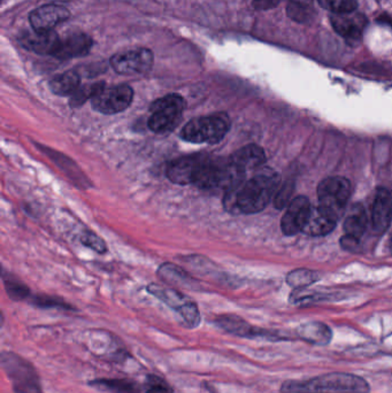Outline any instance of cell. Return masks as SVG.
I'll use <instances>...</instances> for the list:
<instances>
[{
	"label": "cell",
	"instance_id": "e575fe53",
	"mask_svg": "<svg viewBox=\"0 0 392 393\" xmlns=\"http://www.w3.org/2000/svg\"><path fill=\"white\" fill-rule=\"evenodd\" d=\"M293 1H296V3L307 4V5H311V3L312 1H313V0H293Z\"/></svg>",
	"mask_w": 392,
	"mask_h": 393
},
{
	"label": "cell",
	"instance_id": "ac0fdd59",
	"mask_svg": "<svg viewBox=\"0 0 392 393\" xmlns=\"http://www.w3.org/2000/svg\"><path fill=\"white\" fill-rule=\"evenodd\" d=\"M23 44L27 49L35 52L37 55H53L55 57L60 48L61 38L55 31H44V33H28L24 37Z\"/></svg>",
	"mask_w": 392,
	"mask_h": 393
},
{
	"label": "cell",
	"instance_id": "4316f807",
	"mask_svg": "<svg viewBox=\"0 0 392 393\" xmlns=\"http://www.w3.org/2000/svg\"><path fill=\"white\" fill-rule=\"evenodd\" d=\"M5 282V289L9 298L16 301L26 300L31 297V290L29 287H26L23 283L18 279H4Z\"/></svg>",
	"mask_w": 392,
	"mask_h": 393
},
{
	"label": "cell",
	"instance_id": "603a6c76",
	"mask_svg": "<svg viewBox=\"0 0 392 393\" xmlns=\"http://www.w3.org/2000/svg\"><path fill=\"white\" fill-rule=\"evenodd\" d=\"M369 226V218L362 206H353L347 214L344 222V230L347 236L359 240L360 237L366 233Z\"/></svg>",
	"mask_w": 392,
	"mask_h": 393
},
{
	"label": "cell",
	"instance_id": "f546056e",
	"mask_svg": "<svg viewBox=\"0 0 392 393\" xmlns=\"http://www.w3.org/2000/svg\"><path fill=\"white\" fill-rule=\"evenodd\" d=\"M293 183L287 182L281 187L280 190L275 194L274 205L278 209H282L285 206L289 205L290 198L293 196Z\"/></svg>",
	"mask_w": 392,
	"mask_h": 393
},
{
	"label": "cell",
	"instance_id": "d6a6232c",
	"mask_svg": "<svg viewBox=\"0 0 392 393\" xmlns=\"http://www.w3.org/2000/svg\"><path fill=\"white\" fill-rule=\"evenodd\" d=\"M278 0H254V6L260 9H268L275 6Z\"/></svg>",
	"mask_w": 392,
	"mask_h": 393
},
{
	"label": "cell",
	"instance_id": "44dd1931",
	"mask_svg": "<svg viewBox=\"0 0 392 393\" xmlns=\"http://www.w3.org/2000/svg\"><path fill=\"white\" fill-rule=\"evenodd\" d=\"M90 387L111 393H141L142 387L130 378H97L89 382Z\"/></svg>",
	"mask_w": 392,
	"mask_h": 393
},
{
	"label": "cell",
	"instance_id": "7c38bea8",
	"mask_svg": "<svg viewBox=\"0 0 392 393\" xmlns=\"http://www.w3.org/2000/svg\"><path fill=\"white\" fill-rule=\"evenodd\" d=\"M70 16V12L66 7L55 5V4H48L33 11L29 16V21L33 31L44 33V31H53L55 26L66 21Z\"/></svg>",
	"mask_w": 392,
	"mask_h": 393
},
{
	"label": "cell",
	"instance_id": "4dcf8cb0",
	"mask_svg": "<svg viewBox=\"0 0 392 393\" xmlns=\"http://www.w3.org/2000/svg\"><path fill=\"white\" fill-rule=\"evenodd\" d=\"M82 243L85 246H88L91 250H94L97 253L104 254L107 252V246L105 242L99 236H97L94 233H85L82 236Z\"/></svg>",
	"mask_w": 392,
	"mask_h": 393
},
{
	"label": "cell",
	"instance_id": "7a4b0ae2",
	"mask_svg": "<svg viewBox=\"0 0 392 393\" xmlns=\"http://www.w3.org/2000/svg\"><path fill=\"white\" fill-rule=\"evenodd\" d=\"M281 393H371L365 378L349 372H329L310 380H289L282 383Z\"/></svg>",
	"mask_w": 392,
	"mask_h": 393
},
{
	"label": "cell",
	"instance_id": "1f68e13d",
	"mask_svg": "<svg viewBox=\"0 0 392 393\" xmlns=\"http://www.w3.org/2000/svg\"><path fill=\"white\" fill-rule=\"evenodd\" d=\"M314 277L313 275H311V272H297L293 275L289 276V283L290 284L295 285V287H302V285H307L310 283H312Z\"/></svg>",
	"mask_w": 392,
	"mask_h": 393
},
{
	"label": "cell",
	"instance_id": "ba28073f",
	"mask_svg": "<svg viewBox=\"0 0 392 393\" xmlns=\"http://www.w3.org/2000/svg\"><path fill=\"white\" fill-rule=\"evenodd\" d=\"M134 90L127 84L115 85L112 88H104L91 100V106L96 112L105 115L124 112L131 105Z\"/></svg>",
	"mask_w": 392,
	"mask_h": 393
},
{
	"label": "cell",
	"instance_id": "2e32d148",
	"mask_svg": "<svg viewBox=\"0 0 392 393\" xmlns=\"http://www.w3.org/2000/svg\"><path fill=\"white\" fill-rule=\"evenodd\" d=\"M338 218L335 214L321 207H312L305 222L303 231L311 236H323L335 228Z\"/></svg>",
	"mask_w": 392,
	"mask_h": 393
},
{
	"label": "cell",
	"instance_id": "52a82bcc",
	"mask_svg": "<svg viewBox=\"0 0 392 393\" xmlns=\"http://www.w3.org/2000/svg\"><path fill=\"white\" fill-rule=\"evenodd\" d=\"M317 196L321 207L339 218L350 199V181L344 177H328L323 179L317 188Z\"/></svg>",
	"mask_w": 392,
	"mask_h": 393
},
{
	"label": "cell",
	"instance_id": "8fae6325",
	"mask_svg": "<svg viewBox=\"0 0 392 393\" xmlns=\"http://www.w3.org/2000/svg\"><path fill=\"white\" fill-rule=\"evenodd\" d=\"M207 155L205 153H197L173 161L166 170L169 181L178 185L196 184Z\"/></svg>",
	"mask_w": 392,
	"mask_h": 393
},
{
	"label": "cell",
	"instance_id": "83f0119b",
	"mask_svg": "<svg viewBox=\"0 0 392 393\" xmlns=\"http://www.w3.org/2000/svg\"><path fill=\"white\" fill-rule=\"evenodd\" d=\"M145 393H174V389L165 378L151 374L145 378Z\"/></svg>",
	"mask_w": 392,
	"mask_h": 393
},
{
	"label": "cell",
	"instance_id": "7402d4cb",
	"mask_svg": "<svg viewBox=\"0 0 392 393\" xmlns=\"http://www.w3.org/2000/svg\"><path fill=\"white\" fill-rule=\"evenodd\" d=\"M81 84V76L75 70H68L66 73L57 75L50 81V90L57 96L66 97L75 94Z\"/></svg>",
	"mask_w": 392,
	"mask_h": 393
},
{
	"label": "cell",
	"instance_id": "484cf974",
	"mask_svg": "<svg viewBox=\"0 0 392 393\" xmlns=\"http://www.w3.org/2000/svg\"><path fill=\"white\" fill-rule=\"evenodd\" d=\"M317 3L332 14L353 13L358 7L356 0H317Z\"/></svg>",
	"mask_w": 392,
	"mask_h": 393
},
{
	"label": "cell",
	"instance_id": "836d02e7",
	"mask_svg": "<svg viewBox=\"0 0 392 393\" xmlns=\"http://www.w3.org/2000/svg\"><path fill=\"white\" fill-rule=\"evenodd\" d=\"M379 21L383 22V23H389L390 26H391L392 28V18L391 16H381L380 18H379Z\"/></svg>",
	"mask_w": 392,
	"mask_h": 393
},
{
	"label": "cell",
	"instance_id": "4fadbf2b",
	"mask_svg": "<svg viewBox=\"0 0 392 393\" xmlns=\"http://www.w3.org/2000/svg\"><path fill=\"white\" fill-rule=\"evenodd\" d=\"M311 209L312 206L310 205V201L306 196L295 198L288 205L287 212L284 213L282 221H281V228H282L284 235L293 236L299 231H303Z\"/></svg>",
	"mask_w": 392,
	"mask_h": 393
},
{
	"label": "cell",
	"instance_id": "3957f363",
	"mask_svg": "<svg viewBox=\"0 0 392 393\" xmlns=\"http://www.w3.org/2000/svg\"><path fill=\"white\" fill-rule=\"evenodd\" d=\"M1 368L12 383L16 393H44L40 375L31 361L14 352L0 354Z\"/></svg>",
	"mask_w": 392,
	"mask_h": 393
},
{
	"label": "cell",
	"instance_id": "cb8c5ba5",
	"mask_svg": "<svg viewBox=\"0 0 392 393\" xmlns=\"http://www.w3.org/2000/svg\"><path fill=\"white\" fill-rule=\"evenodd\" d=\"M104 88H105V83L104 82L94 83V84L82 87L70 97V107L76 109V107L82 106L87 100L94 99V96L99 94Z\"/></svg>",
	"mask_w": 392,
	"mask_h": 393
},
{
	"label": "cell",
	"instance_id": "8992f818",
	"mask_svg": "<svg viewBox=\"0 0 392 393\" xmlns=\"http://www.w3.org/2000/svg\"><path fill=\"white\" fill-rule=\"evenodd\" d=\"M148 291L152 296L157 297L158 299L161 300L163 303L178 313L182 320L185 321V327L189 329L200 327L202 322L200 309L189 297L181 294L180 291L167 289L157 284L148 285Z\"/></svg>",
	"mask_w": 392,
	"mask_h": 393
},
{
	"label": "cell",
	"instance_id": "d6986e66",
	"mask_svg": "<svg viewBox=\"0 0 392 393\" xmlns=\"http://www.w3.org/2000/svg\"><path fill=\"white\" fill-rule=\"evenodd\" d=\"M229 157L236 166L244 170L245 172L259 168L265 164L266 161L265 151L256 144H250L239 148Z\"/></svg>",
	"mask_w": 392,
	"mask_h": 393
},
{
	"label": "cell",
	"instance_id": "277c9868",
	"mask_svg": "<svg viewBox=\"0 0 392 393\" xmlns=\"http://www.w3.org/2000/svg\"><path fill=\"white\" fill-rule=\"evenodd\" d=\"M230 129V118L226 113L192 118L181 131L182 140L193 144H217L224 140Z\"/></svg>",
	"mask_w": 392,
	"mask_h": 393
},
{
	"label": "cell",
	"instance_id": "5bb4252c",
	"mask_svg": "<svg viewBox=\"0 0 392 393\" xmlns=\"http://www.w3.org/2000/svg\"><path fill=\"white\" fill-rule=\"evenodd\" d=\"M330 22L338 35L351 42L359 40L367 26L365 16L354 12L347 14H332Z\"/></svg>",
	"mask_w": 392,
	"mask_h": 393
},
{
	"label": "cell",
	"instance_id": "6da1fadb",
	"mask_svg": "<svg viewBox=\"0 0 392 393\" xmlns=\"http://www.w3.org/2000/svg\"><path fill=\"white\" fill-rule=\"evenodd\" d=\"M278 176L271 170H261L252 179L244 182L237 190L227 192L224 206L229 212L254 214L266 209L276 194Z\"/></svg>",
	"mask_w": 392,
	"mask_h": 393
},
{
	"label": "cell",
	"instance_id": "9a60e30c",
	"mask_svg": "<svg viewBox=\"0 0 392 393\" xmlns=\"http://www.w3.org/2000/svg\"><path fill=\"white\" fill-rule=\"evenodd\" d=\"M392 218V196L389 191L380 188L375 192L371 204V222L376 233H383Z\"/></svg>",
	"mask_w": 392,
	"mask_h": 393
},
{
	"label": "cell",
	"instance_id": "d4e9b609",
	"mask_svg": "<svg viewBox=\"0 0 392 393\" xmlns=\"http://www.w3.org/2000/svg\"><path fill=\"white\" fill-rule=\"evenodd\" d=\"M287 13L291 20L298 23H306L314 16V11L311 5L296 3L293 0H290V3L288 4Z\"/></svg>",
	"mask_w": 392,
	"mask_h": 393
},
{
	"label": "cell",
	"instance_id": "e0dca14e",
	"mask_svg": "<svg viewBox=\"0 0 392 393\" xmlns=\"http://www.w3.org/2000/svg\"><path fill=\"white\" fill-rule=\"evenodd\" d=\"M92 40L87 33H70L61 40L60 48L58 51L55 57L58 59H72V57H85L89 55V52L92 49Z\"/></svg>",
	"mask_w": 392,
	"mask_h": 393
},
{
	"label": "cell",
	"instance_id": "30bf717a",
	"mask_svg": "<svg viewBox=\"0 0 392 393\" xmlns=\"http://www.w3.org/2000/svg\"><path fill=\"white\" fill-rule=\"evenodd\" d=\"M153 53L150 50L142 48L119 52L111 59V66L121 75H134L150 72L153 66Z\"/></svg>",
	"mask_w": 392,
	"mask_h": 393
},
{
	"label": "cell",
	"instance_id": "ffe728a7",
	"mask_svg": "<svg viewBox=\"0 0 392 393\" xmlns=\"http://www.w3.org/2000/svg\"><path fill=\"white\" fill-rule=\"evenodd\" d=\"M297 335L304 342L312 345L326 346L332 339V331L327 324L322 322H307L297 329Z\"/></svg>",
	"mask_w": 392,
	"mask_h": 393
},
{
	"label": "cell",
	"instance_id": "9c48e42d",
	"mask_svg": "<svg viewBox=\"0 0 392 393\" xmlns=\"http://www.w3.org/2000/svg\"><path fill=\"white\" fill-rule=\"evenodd\" d=\"M214 324L217 328L224 330V333H230L232 336L241 337V338H263L266 341H272V342L285 339V337L282 336L278 331H271V330L263 329V328L254 327L239 315H219L214 320Z\"/></svg>",
	"mask_w": 392,
	"mask_h": 393
},
{
	"label": "cell",
	"instance_id": "f1b7e54d",
	"mask_svg": "<svg viewBox=\"0 0 392 393\" xmlns=\"http://www.w3.org/2000/svg\"><path fill=\"white\" fill-rule=\"evenodd\" d=\"M31 303L40 309H74L72 305L67 304L60 298L50 296H36L33 297Z\"/></svg>",
	"mask_w": 392,
	"mask_h": 393
},
{
	"label": "cell",
	"instance_id": "5b68a950",
	"mask_svg": "<svg viewBox=\"0 0 392 393\" xmlns=\"http://www.w3.org/2000/svg\"><path fill=\"white\" fill-rule=\"evenodd\" d=\"M185 109V98L180 94H167L159 98L150 107L151 115L148 118V128L160 135L172 133L181 122Z\"/></svg>",
	"mask_w": 392,
	"mask_h": 393
}]
</instances>
